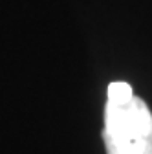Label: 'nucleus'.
Returning a JSON list of instances; mask_svg holds the SVG:
<instances>
[{
    "instance_id": "f257e3e1",
    "label": "nucleus",
    "mask_w": 152,
    "mask_h": 154,
    "mask_svg": "<svg viewBox=\"0 0 152 154\" xmlns=\"http://www.w3.org/2000/svg\"><path fill=\"white\" fill-rule=\"evenodd\" d=\"M103 140L106 154H152V112L147 103L138 95L106 99Z\"/></svg>"
},
{
    "instance_id": "f03ea898",
    "label": "nucleus",
    "mask_w": 152,
    "mask_h": 154,
    "mask_svg": "<svg viewBox=\"0 0 152 154\" xmlns=\"http://www.w3.org/2000/svg\"><path fill=\"white\" fill-rule=\"evenodd\" d=\"M134 95L132 86L125 81H114L106 88V99H128Z\"/></svg>"
}]
</instances>
